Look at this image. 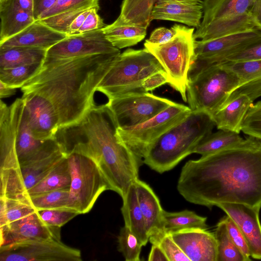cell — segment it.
<instances>
[{
    "label": "cell",
    "instance_id": "obj_5",
    "mask_svg": "<svg viewBox=\"0 0 261 261\" xmlns=\"http://www.w3.org/2000/svg\"><path fill=\"white\" fill-rule=\"evenodd\" d=\"M164 70L145 48H129L120 53L99 84L96 91L108 100L124 95L145 92L142 84L152 74Z\"/></svg>",
    "mask_w": 261,
    "mask_h": 261
},
{
    "label": "cell",
    "instance_id": "obj_57",
    "mask_svg": "<svg viewBox=\"0 0 261 261\" xmlns=\"http://www.w3.org/2000/svg\"><path fill=\"white\" fill-rule=\"evenodd\" d=\"M0 1H1V0H0Z\"/></svg>",
    "mask_w": 261,
    "mask_h": 261
},
{
    "label": "cell",
    "instance_id": "obj_18",
    "mask_svg": "<svg viewBox=\"0 0 261 261\" xmlns=\"http://www.w3.org/2000/svg\"><path fill=\"white\" fill-rule=\"evenodd\" d=\"M217 206L222 210L237 224L246 240L251 257L255 259H261L260 209L233 203H220Z\"/></svg>",
    "mask_w": 261,
    "mask_h": 261
},
{
    "label": "cell",
    "instance_id": "obj_42",
    "mask_svg": "<svg viewBox=\"0 0 261 261\" xmlns=\"http://www.w3.org/2000/svg\"><path fill=\"white\" fill-rule=\"evenodd\" d=\"M37 213L46 225L60 228L79 215L75 211L66 208L39 210Z\"/></svg>",
    "mask_w": 261,
    "mask_h": 261
},
{
    "label": "cell",
    "instance_id": "obj_2",
    "mask_svg": "<svg viewBox=\"0 0 261 261\" xmlns=\"http://www.w3.org/2000/svg\"><path fill=\"white\" fill-rule=\"evenodd\" d=\"M118 127L107 103L95 104L78 122L59 128L55 138L66 154L77 152L92 158L110 190L123 198L139 179L143 162L119 138Z\"/></svg>",
    "mask_w": 261,
    "mask_h": 261
},
{
    "label": "cell",
    "instance_id": "obj_40",
    "mask_svg": "<svg viewBox=\"0 0 261 261\" xmlns=\"http://www.w3.org/2000/svg\"><path fill=\"white\" fill-rule=\"evenodd\" d=\"M99 0H58L55 5L44 13L39 20L62 13L92 8H99Z\"/></svg>",
    "mask_w": 261,
    "mask_h": 261
},
{
    "label": "cell",
    "instance_id": "obj_34",
    "mask_svg": "<svg viewBox=\"0 0 261 261\" xmlns=\"http://www.w3.org/2000/svg\"><path fill=\"white\" fill-rule=\"evenodd\" d=\"M243 140L236 132L219 129L203 139L195 147L194 153L206 155L234 145Z\"/></svg>",
    "mask_w": 261,
    "mask_h": 261
},
{
    "label": "cell",
    "instance_id": "obj_27",
    "mask_svg": "<svg viewBox=\"0 0 261 261\" xmlns=\"http://www.w3.org/2000/svg\"><path fill=\"white\" fill-rule=\"evenodd\" d=\"M255 1L204 0L203 14L200 25L218 19L249 12Z\"/></svg>",
    "mask_w": 261,
    "mask_h": 261
},
{
    "label": "cell",
    "instance_id": "obj_21",
    "mask_svg": "<svg viewBox=\"0 0 261 261\" xmlns=\"http://www.w3.org/2000/svg\"><path fill=\"white\" fill-rule=\"evenodd\" d=\"M67 36L35 20L18 34L1 43L0 48L23 46L47 50Z\"/></svg>",
    "mask_w": 261,
    "mask_h": 261
},
{
    "label": "cell",
    "instance_id": "obj_16",
    "mask_svg": "<svg viewBox=\"0 0 261 261\" xmlns=\"http://www.w3.org/2000/svg\"><path fill=\"white\" fill-rule=\"evenodd\" d=\"M0 247L32 240H61V228L46 225L36 212L0 226Z\"/></svg>",
    "mask_w": 261,
    "mask_h": 261
},
{
    "label": "cell",
    "instance_id": "obj_33",
    "mask_svg": "<svg viewBox=\"0 0 261 261\" xmlns=\"http://www.w3.org/2000/svg\"><path fill=\"white\" fill-rule=\"evenodd\" d=\"M207 218L185 210L177 212L163 211L162 232L171 233L190 228L207 229Z\"/></svg>",
    "mask_w": 261,
    "mask_h": 261
},
{
    "label": "cell",
    "instance_id": "obj_9",
    "mask_svg": "<svg viewBox=\"0 0 261 261\" xmlns=\"http://www.w3.org/2000/svg\"><path fill=\"white\" fill-rule=\"evenodd\" d=\"M71 182L67 208L79 214L88 213L109 186L96 162L81 153L67 155Z\"/></svg>",
    "mask_w": 261,
    "mask_h": 261
},
{
    "label": "cell",
    "instance_id": "obj_13",
    "mask_svg": "<svg viewBox=\"0 0 261 261\" xmlns=\"http://www.w3.org/2000/svg\"><path fill=\"white\" fill-rule=\"evenodd\" d=\"M80 250L61 240L40 239L22 241L0 247L1 261H81Z\"/></svg>",
    "mask_w": 261,
    "mask_h": 261
},
{
    "label": "cell",
    "instance_id": "obj_22",
    "mask_svg": "<svg viewBox=\"0 0 261 261\" xmlns=\"http://www.w3.org/2000/svg\"><path fill=\"white\" fill-rule=\"evenodd\" d=\"M250 12L212 21L196 28L195 40L207 41L256 28Z\"/></svg>",
    "mask_w": 261,
    "mask_h": 261
},
{
    "label": "cell",
    "instance_id": "obj_38",
    "mask_svg": "<svg viewBox=\"0 0 261 261\" xmlns=\"http://www.w3.org/2000/svg\"><path fill=\"white\" fill-rule=\"evenodd\" d=\"M42 63L0 68V81L14 88H21L41 68Z\"/></svg>",
    "mask_w": 261,
    "mask_h": 261
},
{
    "label": "cell",
    "instance_id": "obj_15",
    "mask_svg": "<svg viewBox=\"0 0 261 261\" xmlns=\"http://www.w3.org/2000/svg\"><path fill=\"white\" fill-rule=\"evenodd\" d=\"M29 125L34 137L41 141L54 138L59 128V117L52 103L46 97L30 93L23 94Z\"/></svg>",
    "mask_w": 261,
    "mask_h": 261
},
{
    "label": "cell",
    "instance_id": "obj_47",
    "mask_svg": "<svg viewBox=\"0 0 261 261\" xmlns=\"http://www.w3.org/2000/svg\"><path fill=\"white\" fill-rule=\"evenodd\" d=\"M257 60H261V40L229 56L222 62H244Z\"/></svg>",
    "mask_w": 261,
    "mask_h": 261
},
{
    "label": "cell",
    "instance_id": "obj_39",
    "mask_svg": "<svg viewBox=\"0 0 261 261\" xmlns=\"http://www.w3.org/2000/svg\"><path fill=\"white\" fill-rule=\"evenodd\" d=\"M118 250L126 261H140L143 246L136 236L126 226L120 228L118 236Z\"/></svg>",
    "mask_w": 261,
    "mask_h": 261
},
{
    "label": "cell",
    "instance_id": "obj_29",
    "mask_svg": "<svg viewBox=\"0 0 261 261\" xmlns=\"http://www.w3.org/2000/svg\"><path fill=\"white\" fill-rule=\"evenodd\" d=\"M71 182L70 170L66 155L41 181L27 191V198L31 195L70 188Z\"/></svg>",
    "mask_w": 261,
    "mask_h": 261
},
{
    "label": "cell",
    "instance_id": "obj_12",
    "mask_svg": "<svg viewBox=\"0 0 261 261\" xmlns=\"http://www.w3.org/2000/svg\"><path fill=\"white\" fill-rule=\"evenodd\" d=\"M174 101L148 92L128 94L109 99L107 103L119 127L144 122L166 109Z\"/></svg>",
    "mask_w": 261,
    "mask_h": 261
},
{
    "label": "cell",
    "instance_id": "obj_53",
    "mask_svg": "<svg viewBox=\"0 0 261 261\" xmlns=\"http://www.w3.org/2000/svg\"><path fill=\"white\" fill-rule=\"evenodd\" d=\"M148 260L169 261L166 254L158 244H152Z\"/></svg>",
    "mask_w": 261,
    "mask_h": 261
},
{
    "label": "cell",
    "instance_id": "obj_52",
    "mask_svg": "<svg viewBox=\"0 0 261 261\" xmlns=\"http://www.w3.org/2000/svg\"><path fill=\"white\" fill-rule=\"evenodd\" d=\"M91 9L92 8H90L85 10L75 18L69 27L67 36L77 34L79 30L82 27L85 18Z\"/></svg>",
    "mask_w": 261,
    "mask_h": 261
},
{
    "label": "cell",
    "instance_id": "obj_31",
    "mask_svg": "<svg viewBox=\"0 0 261 261\" xmlns=\"http://www.w3.org/2000/svg\"><path fill=\"white\" fill-rule=\"evenodd\" d=\"M102 30L107 39L115 47L121 49L134 46L143 40L147 29L114 22Z\"/></svg>",
    "mask_w": 261,
    "mask_h": 261
},
{
    "label": "cell",
    "instance_id": "obj_50",
    "mask_svg": "<svg viewBox=\"0 0 261 261\" xmlns=\"http://www.w3.org/2000/svg\"><path fill=\"white\" fill-rule=\"evenodd\" d=\"M174 31L164 27L155 29L151 34L148 41L153 44H162L169 40L173 36Z\"/></svg>",
    "mask_w": 261,
    "mask_h": 261
},
{
    "label": "cell",
    "instance_id": "obj_44",
    "mask_svg": "<svg viewBox=\"0 0 261 261\" xmlns=\"http://www.w3.org/2000/svg\"><path fill=\"white\" fill-rule=\"evenodd\" d=\"M241 131L261 139V101L250 107L243 120Z\"/></svg>",
    "mask_w": 261,
    "mask_h": 261
},
{
    "label": "cell",
    "instance_id": "obj_20",
    "mask_svg": "<svg viewBox=\"0 0 261 261\" xmlns=\"http://www.w3.org/2000/svg\"><path fill=\"white\" fill-rule=\"evenodd\" d=\"M204 0H156L151 19L178 22L197 28L203 14Z\"/></svg>",
    "mask_w": 261,
    "mask_h": 261
},
{
    "label": "cell",
    "instance_id": "obj_49",
    "mask_svg": "<svg viewBox=\"0 0 261 261\" xmlns=\"http://www.w3.org/2000/svg\"><path fill=\"white\" fill-rule=\"evenodd\" d=\"M168 83V78L165 70L158 71L147 77L142 84L144 90L148 92Z\"/></svg>",
    "mask_w": 261,
    "mask_h": 261
},
{
    "label": "cell",
    "instance_id": "obj_48",
    "mask_svg": "<svg viewBox=\"0 0 261 261\" xmlns=\"http://www.w3.org/2000/svg\"><path fill=\"white\" fill-rule=\"evenodd\" d=\"M99 9V8H93L90 10L77 34L101 30L107 25L98 14Z\"/></svg>",
    "mask_w": 261,
    "mask_h": 261
},
{
    "label": "cell",
    "instance_id": "obj_55",
    "mask_svg": "<svg viewBox=\"0 0 261 261\" xmlns=\"http://www.w3.org/2000/svg\"><path fill=\"white\" fill-rule=\"evenodd\" d=\"M16 92V88L9 87L0 81V97L1 99L13 95Z\"/></svg>",
    "mask_w": 261,
    "mask_h": 261
},
{
    "label": "cell",
    "instance_id": "obj_46",
    "mask_svg": "<svg viewBox=\"0 0 261 261\" xmlns=\"http://www.w3.org/2000/svg\"><path fill=\"white\" fill-rule=\"evenodd\" d=\"M241 95L247 96L253 102L261 96V76L244 82L238 86L231 92L224 106Z\"/></svg>",
    "mask_w": 261,
    "mask_h": 261
},
{
    "label": "cell",
    "instance_id": "obj_35",
    "mask_svg": "<svg viewBox=\"0 0 261 261\" xmlns=\"http://www.w3.org/2000/svg\"><path fill=\"white\" fill-rule=\"evenodd\" d=\"M217 242V261H245L244 257L231 239L223 217L214 231Z\"/></svg>",
    "mask_w": 261,
    "mask_h": 261
},
{
    "label": "cell",
    "instance_id": "obj_32",
    "mask_svg": "<svg viewBox=\"0 0 261 261\" xmlns=\"http://www.w3.org/2000/svg\"><path fill=\"white\" fill-rule=\"evenodd\" d=\"M44 141L34 137L23 108L18 123L15 139V149L19 165L35 154Z\"/></svg>",
    "mask_w": 261,
    "mask_h": 261
},
{
    "label": "cell",
    "instance_id": "obj_51",
    "mask_svg": "<svg viewBox=\"0 0 261 261\" xmlns=\"http://www.w3.org/2000/svg\"><path fill=\"white\" fill-rule=\"evenodd\" d=\"M58 0H33V14L35 20H38L41 16L51 8Z\"/></svg>",
    "mask_w": 261,
    "mask_h": 261
},
{
    "label": "cell",
    "instance_id": "obj_19",
    "mask_svg": "<svg viewBox=\"0 0 261 261\" xmlns=\"http://www.w3.org/2000/svg\"><path fill=\"white\" fill-rule=\"evenodd\" d=\"M170 234L190 261H217L216 240L207 229H186Z\"/></svg>",
    "mask_w": 261,
    "mask_h": 261
},
{
    "label": "cell",
    "instance_id": "obj_26",
    "mask_svg": "<svg viewBox=\"0 0 261 261\" xmlns=\"http://www.w3.org/2000/svg\"><path fill=\"white\" fill-rule=\"evenodd\" d=\"M122 200L121 211L124 225L136 236L143 246H145L149 241V235L139 206L135 182L130 186Z\"/></svg>",
    "mask_w": 261,
    "mask_h": 261
},
{
    "label": "cell",
    "instance_id": "obj_41",
    "mask_svg": "<svg viewBox=\"0 0 261 261\" xmlns=\"http://www.w3.org/2000/svg\"><path fill=\"white\" fill-rule=\"evenodd\" d=\"M149 241L152 244L160 245L169 261H190L169 233H160L150 237Z\"/></svg>",
    "mask_w": 261,
    "mask_h": 261
},
{
    "label": "cell",
    "instance_id": "obj_37",
    "mask_svg": "<svg viewBox=\"0 0 261 261\" xmlns=\"http://www.w3.org/2000/svg\"><path fill=\"white\" fill-rule=\"evenodd\" d=\"M31 205L15 199L0 197V226H2L34 212Z\"/></svg>",
    "mask_w": 261,
    "mask_h": 261
},
{
    "label": "cell",
    "instance_id": "obj_3",
    "mask_svg": "<svg viewBox=\"0 0 261 261\" xmlns=\"http://www.w3.org/2000/svg\"><path fill=\"white\" fill-rule=\"evenodd\" d=\"M119 54H99L44 60L40 70L21 88L48 99L59 117V128L78 122L95 105L94 93Z\"/></svg>",
    "mask_w": 261,
    "mask_h": 261
},
{
    "label": "cell",
    "instance_id": "obj_10",
    "mask_svg": "<svg viewBox=\"0 0 261 261\" xmlns=\"http://www.w3.org/2000/svg\"><path fill=\"white\" fill-rule=\"evenodd\" d=\"M191 112L189 107L174 102L144 122L133 126L118 127L117 134L143 160L148 150L159 138L184 120Z\"/></svg>",
    "mask_w": 261,
    "mask_h": 261
},
{
    "label": "cell",
    "instance_id": "obj_17",
    "mask_svg": "<svg viewBox=\"0 0 261 261\" xmlns=\"http://www.w3.org/2000/svg\"><path fill=\"white\" fill-rule=\"evenodd\" d=\"M66 156L55 138L45 140L35 154L20 165L26 193Z\"/></svg>",
    "mask_w": 261,
    "mask_h": 261
},
{
    "label": "cell",
    "instance_id": "obj_36",
    "mask_svg": "<svg viewBox=\"0 0 261 261\" xmlns=\"http://www.w3.org/2000/svg\"><path fill=\"white\" fill-rule=\"evenodd\" d=\"M70 188L41 193L29 196L26 202L36 210L67 208Z\"/></svg>",
    "mask_w": 261,
    "mask_h": 261
},
{
    "label": "cell",
    "instance_id": "obj_45",
    "mask_svg": "<svg viewBox=\"0 0 261 261\" xmlns=\"http://www.w3.org/2000/svg\"><path fill=\"white\" fill-rule=\"evenodd\" d=\"M229 236L243 254L245 261L251 260L249 249L246 240L235 222L228 215L223 217Z\"/></svg>",
    "mask_w": 261,
    "mask_h": 261
},
{
    "label": "cell",
    "instance_id": "obj_7",
    "mask_svg": "<svg viewBox=\"0 0 261 261\" xmlns=\"http://www.w3.org/2000/svg\"><path fill=\"white\" fill-rule=\"evenodd\" d=\"M242 83L240 77L222 63L214 64L188 78L189 107L192 111H203L213 118Z\"/></svg>",
    "mask_w": 261,
    "mask_h": 261
},
{
    "label": "cell",
    "instance_id": "obj_11",
    "mask_svg": "<svg viewBox=\"0 0 261 261\" xmlns=\"http://www.w3.org/2000/svg\"><path fill=\"white\" fill-rule=\"evenodd\" d=\"M260 40L261 30L257 28L210 40H195L188 78Z\"/></svg>",
    "mask_w": 261,
    "mask_h": 261
},
{
    "label": "cell",
    "instance_id": "obj_56",
    "mask_svg": "<svg viewBox=\"0 0 261 261\" xmlns=\"http://www.w3.org/2000/svg\"><path fill=\"white\" fill-rule=\"evenodd\" d=\"M22 9L33 13V0H11ZM34 15V14H33Z\"/></svg>",
    "mask_w": 261,
    "mask_h": 261
},
{
    "label": "cell",
    "instance_id": "obj_14",
    "mask_svg": "<svg viewBox=\"0 0 261 261\" xmlns=\"http://www.w3.org/2000/svg\"><path fill=\"white\" fill-rule=\"evenodd\" d=\"M106 38L102 30L67 36L49 48L44 60L70 59L99 54H120Z\"/></svg>",
    "mask_w": 261,
    "mask_h": 261
},
{
    "label": "cell",
    "instance_id": "obj_24",
    "mask_svg": "<svg viewBox=\"0 0 261 261\" xmlns=\"http://www.w3.org/2000/svg\"><path fill=\"white\" fill-rule=\"evenodd\" d=\"M0 44L18 34L34 22L33 13L11 0L0 1Z\"/></svg>",
    "mask_w": 261,
    "mask_h": 261
},
{
    "label": "cell",
    "instance_id": "obj_30",
    "mask_svg": "<svg viewBox=\"0 0 261 261\" xmlns=\"http://www.w3.org/2000/svg\"><path fill=\"white\" fill-rule=\"evenodd\" d=\"M46 50L29 47L0 48V68L43 63Z\"/></svg>",
    "mask_w": 261,
    "mask_h": 261
},
{
    "label": "cell",
    "instance_id": "obj_4",
    "mask_svg": "<svg viewBox=\"0 0 261 261\" xmlns=\"http://www.w3.org/2000/svg\"><path fill=\"white\" fill-rule=\"evenodd\" d=\"M215 125L212 117L207 113L192 111L152 145L143 158V163L160 173L171 170L194 153L197 145L212 133Z\"/></svg>",
    "mask_w": 261,
    "mask_h": 261
},
{
    "label": "cell",
    "instance_id": "obj_23",
    "mask_svg": "<svg viewBox=\"0 0 261 261\" xmlns=\"http://www.w3.org/2000/svg\"><path fill=\"white\" fill-rule=\"evenodd\" d=\"M135 184L149 238L157 235L162 232L164 211L159 199L146 182L138 179Z\"/></svg>",
    "mask_w": 261,
    "mask_h": 261
},
{
    "label": "cell",
    "instance_id": "obj_54",
    "mask_svg": "<svg viewBox=\"0 0 261 261\" xmlns=\"http://www.w3.org/2000/svg\"><path fill=\"white\" fill-rule=\"evenodd\" d=\"M257 28L261 30V0H255L250 11Z\"/></svg>",
    "mask_w": 261,
    "mask_h": 261
},
{
    "label": "cell",
    "instance_id": "obj_6",
    "mask_svg": "<svg viewBox=\"0 0 261 261\" xmlns=\"http://www.w3.org/2000/svg\"><path fill=\"white\" fill-rule=\"evenodd\" d=\"M24 108L21 98L10 106L0 102V197L25 202L27 195L15 149L18 123Z\"/></svg>",
    "mask_w": 261,
    "mask_h": 261
},
{
    "label": "cell",
    "instance_id": "obj_1",
    "mask_svg": "<svg viewBox=\"0 0 261 261\" xmlns=\"http://www.w3.org/2000/svg\"><path fill=\"white\" fill-rule=\"evenodd\" d=\"M189 202L210 208L223 203L261 208V139L249 136L215 153L190 160L177 182Z\"/></svg>",
    "mask_w": 261,
    "mask_h": 261
},
{
    "label": "cell",
    "instance_id": "obj_28",
    "mask_svg": "<svg viewBox=\"0 0 261 261\" xmlns=\"http://www.w3.org/2000/svg\"><path fill=\"white\" fill-rule=\"evenodd\" d=\"M156 0H123L119 16L114 21L120 24L147 29Z\"/></svg>",
    "mask_w": 261,
    "mask_h": 261
},
{
    "label": "cell",
    "instance_id": "obj_43",
    "mask_svg": "<svg viewBox=\"0 0 261 261\" xmlns=\"http://www.w3.org/2000/svg\"><path fill=\"white\" fill-rule=\"evenodd\" d=\"M220 63L235 72L242 80L243 83L261 76V60Z\"/></svg>",
    "mask_w": 261,
    "mask_h": 261
},
{
    "label": "cell",
    "instance_id": "obj_25",
    "mask_svg": "<svg viewBox=\"0 0 261 261\" xmlns=\"http://www.w3.org/2000/svg\"><path fill=\"white\" fill-rule=\"evenodd\" d=\"M253 101L246 95H241L225 105L213 117L219 129L239 134L242 124Z\"/></svg>",
    "mask_w": 261,
    "mask_h": 261
},
{
    "label": "cell",
    "instance_id": "obj_8",
    "mask_svg": "<svg viewBox=\"0 0 261 261\" xmlns=\"http://www.w3.org/2000/svg\"><path fill=\"white\" fill-rule=\"evenodd\" d=\"M174 33L168 41L153 44L145 40L144 48L158 60L166 72L168 84L187 102V85L195 56L194 28L175 24Z\"/></svg>",
    "mask_w": 261,
    "mask_h": 261
}]
</instances>
